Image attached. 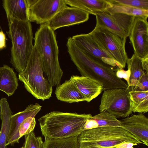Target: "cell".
Instances as JSON below:
<instances>
[{
    "label": "cell",
    "mask_w": 148,
    "mask_h": 148,
    "mask_svg": "<svg viewBox=\"0 0 148 148\" xmlns=\"http://www.w3.org/2000/svg\"><path fill=\"white\" fill-rule=\"evenodd\" d=\"M66 46L71 60L82 76L100 82L103 90L129 88L127 83L116 76V71L118 68L99 62L87 56L75 45L71 37L68 39Z\"/></svg>",
    "instance_id": "6da1fadb"
},
{
    "label": "cell",
    "mask_w": 148,
    "mask_h": 148,
    "mask_svg": "<svg viewBox=\"0 0 148 148\" xmlns=\"http://www.w3.org/2000/svg\"><path fill=\"white\" fill-rule=\"evenodd\" d=\"M34 46L39 55L45 78L52 86L60 84L63 72L58 60L59 49L54 31L47 23L35 33Z\"/></svg>",
    "instance_id": "7a4b0ae2"
},
{
    "label": "cell",
    "mask_w": 148,
    "mask_h": 148,
    "mask_svg": "<svg viewBox=\"0 0 148 148\" xmlns=\"http://www.w3.org/2000/svg\"><path fill=\"white\" fill-rule=\"evenodd\" d=\"M90 114L53 111L38 119L41 131L45 138H65L78 136L84 130Z\"/></svg>",
    "instance_id": "3957f363"
},
{
    "label": "cell",
    "mask_w": 148,
    "mask_h": 148,
    "mask_svg": "<svg viewBox=\"0 0 148 148\" xmlns=\"http://www.w3.org/2000/svg\"><path fill=\"white\" fill-rule=\"evenodd\" d=\"M77 148H133L143 143L119 127H104L83 131L77 137Z\"/></svg>",
    "instance_id": "277c9868"
},
{
    "label": "cell",
    "mask_w": 148,
    "mask_h": 148,
    "mask_svg": "<svg viewBox=\"0 0 148 148\" xmlns=\"http://www.w3.org/2000/svg\"><path fill=\"white\" fill-rule=\"evenodd\" d=\"M8 22L7 33L12 44L10 62L19 73L25 69L34 47L32 25L29 21L14 19Z\"/></svg>",
    "instance_id": "5b68a950"
},
{
    "label": "cell",
    "mask_w": 148,
    "mask_h": 148,
    "mask_svg": "<svg viewBox=\"0 0 148 148\" xmlns=\"http://www.w3.org/2000/svg\"><path fill=\"white\" fill-rule=\"evenodd\" d=\"M40 57L34 46L24 71L18 79L26 90L37 99L44 100L51 96L52 86L44 75Z\"/></svg>",
    "instance_id": "8992f818"
},
{
    "label": "cell",
    "mask_w": 148,
    "mask_h": 148,
    "mask_svg": "<svg viewBox=\"0 0 148 148\" xmlns=\"http://www.w3.org/2000/svg\"><path fill=\"white\" fill-rule=\"evenodd\" d=\"M129 92V88L104 90L99 106L100 112L106 111L116 118L129 117L132 112Z\"/></svg>",
    "instance_id": "52a82bcc"
},
{
    "label": "cell",
    "mask_w": 148,
    "mask_h": 148,
    "mask_svg": "<svg viewBox=\"0 0 148 148\" xmlns=\"http://www.w3.org/2000/svg\"><path fill=\"white\" fill-rule=\"evenodd\" d=\"M90 33L120 68H124L128 58L125 49L127 38H123L105 29L96 26Z\"/></svg>",
    "instance_id": "ba28073f"
},
{
    "label": "cell",
    "mask_w": 148,
    "mask_h": 148,
    "mask_svg": "<svg viewBox=\"0 0 148 148\" xmlns=\"http://www.w3.org/2000/svg\"><path fill=\"white\" fill-rule=\"evenodd\" d=\"M29 21L42 25L67 6L65 0H27Z\"/></svg>",
    "instance_id": "9c48e42d"
},
{
    "label": "cell",
    "mask_w": 148,
    "mask_h": 148,
    "mask_svg": "<svg viewBox=\"0 0 148 148\" xmlns=\"http://www.w3.org/2000/svg\"><path fill=\"white\" fill-rule=\"evenodd\" d=\"M96 26L105 29L121 38L129 37L135 16L121 14L106 12L95 14Z\"/></svg>",
    "instance_id": "30bf717a"
},
{
    "label": "cell",
    "mask_w": 148,
    "mask_h": 148,
    "mask_svg": "<svg viewBox=\"0 0 148 148\" xmlns=\"http://www.w3.org/2000/svg\"><path fill=\"white\" fill-rule=\"evenodd\" d=\"M75 45L92 58L114 68H120L112 58L99 44L90 32L73 36Z\"/></svg>",
    "instance_id": "8fae6325"
},
{
    "label": "cell",
    "mask_w": 148,
    "mask_h": 148,
    "mask_svg": "<svg viewBox=\"0 0 148 148\" xmlns=\"http://www.w3.org/2000/svg\"><path fill=\"white\" fill-rule=\"evenodd\" d=\"M147 18L135 17L129 36L134 54L142 59L148 58Z\"/></svg>",
    "instance_id": "7c38bea8"
},
{
    "label": "cell",
    "mask_w": 148,
    "mask_h": 148,
    "mask_svg": "<svg viewBox=\"0 0 148 148\" xmlns=\"http://www.w3.org/2000/svg\"><path fill=\"white\" fill-rule=\"evenodd\" d=\"M90 14L82 10L67 6L47 23L54 31L58 28L81 23L87 21Z\"/></svg>",
    "instance_id": "4fadbf2b"
},
{
    "label": "cell",
    "mask_w": 148,
    "mask_h": 148,
    "mask_svg": "<svg viewBox=\"0 0 148 148\" xmlns=\"http://www.w3.org/2000/svg\"><path fill=\"white\" fill-rule=\"evenodd\" d=\"M121 127L138 140L148 146V118L142 113L133 115L120 120Z\"/></svg>",
    "instance_id": "5bb4252c"
},
{
    "label": "cell",
    "mask_w": 148,
    "mask_h": 148,
    "mask_svg": "<svg viewBox=\"0 0 148 148\" xmlns=\"http://www.w3.org/2000/svg\"><path fill=\"white\" fill-rule=\"evenodd\" d=\"M41 107L42 106L37 103L30 104L23 111L12 115L10 118V127L6 144V146L12 145L15 143H19L20 138L19 129L21 124L27 118H35L41 110Z\"/></svg>",
    "instance_id": "9a60e30c"
},
{
    "label": "cell",
    "mask_w": 148,
    "mask_h": 148,
    "mask_svg": "<svg viewBox=\"0 0 148 148\" xmlns=\"http://www.w3.org/2000/svg\"><path fill=\"white\" fill-rule=\"evenodd\" d=\"M70 79L88 102L95 98L103 90L101 82L88 77L73 75Z\"/></svg>",
    "instance_id": "2e32d148"
},
{
    "label": "cell",
    "mask_w": 148,
    "mask_h": 148,
    "mask_svg": "<svg viewBox=\"0 0 148 148\" xmlns=\"http://www.w3.org/2000/svg\"><path fill=\"white\" fill-rule=\"evenodd\" d=\"M2 4L8 22L14 19L29 21L27 0H4Z\"/></svg>",
    "instance_id": "e0dca14e"
},
{
    "label": "cell",
    "mask_w": 148,
    "mask_h": 148,
    "mask_svg": "<svg viewBox=\"0 0 148 148\" xmlns=\"http://www.w3.org/2000/svg\"><path fill=\"white\" fill-rule=\"evenodd\" d=\"M66 4L95 15L99 12H106L113 4L109 0H65Z\"/></svg>",
    "instance_id": "ac0fdd59"
},
{
    "label": "cell",
    "mask_w": 148,
    "mask_h": 148,
    "mask_svg": "<svg viewBox=\"0 0 148 148\" xmlns=\"http://www.w3.org/2000/svg\"><path fill=\"white\" fill-rule=\"evenodd\" d=\"M55 93L58 100L68 103L85 101L83 95L70 79L57 86Z\"/></svg>",
    "instance_id": "d6986e66"
},
{
    "label": "cell",
    "mask_w": 148,
    "mask_h": 148,
    "mask_svg": "<svg viewBox=\"0 0 148 148\" xmlns=\"http://www.w3.org/2000/svg\"><path fill=\"white\" fill-rule=\"evenodd\" d=\"M16 73L13 68L5 64L0 67V90L10 96L12 95L18 86Z\"/></svg>",
    "instance_id": "ffe728a7"
},
{
    "label": "cell",
    "mask_w": 148,
    "mask_h": 148,
    "mask_svg": "<svg viewBox=\"0 0 148 148\" xmlns=\"http://www.w3.org/2000/svg\"><path fill=\"white\" fill-rule=\"evenodd\" d=\"M0 118L1 125L0 131V148H7L6 144L9 132L10 118L12 112L7 99L3 98L0 99Z\"/></svg>",
    "instance_id": "44dd1931"
},
{
    "label": "cell",
    "mask_w": 148,
    "mask_h": 148,
    "mask_svg": "<svg viewBox=\"0 0 148 148\" xmlns=\"http://www.w3.org/2000/svg\"><path fill=\"white\" fill-rule=\"evenodd\" d=\"M120 120L108 112L103 111L91 116L86 120L84 130L104 127H120Z\"/></svg>",
    "instance_id": "7402d4cb"
},
{
    "label": "cell",
    "mask_w": 148,
    "mask_h": 148,
    "mask_svg": "<svg viewBox=\"0 0 148 148\" xmlns=\"http://www.w3.org/2000/svg\"><path fill=\"white\" fill-rule=\"evenodd\" d=\"M129 94L134 112L146 113L148 111V90L134 87H129Z\"/></svg>",
    "instance_id": "603a6c76"
},
{
    "label": "cell",
    "mask_w": 148,
    "mask_h": 148,
    "mask_svg": "<svg viewBox=\"0 0 148 148\" xmlns=\"http://www.w3.org/2000/svg\"><path fill=\"white\" fill-rule=\"evenodd\" d=\"M126 64L130 72L128 87H136L146 72L143 68L142 59L134 54L127 59Z\"/></svg>",
    "instance_id": "cb8c5ba5"
},
{
    "label": "cell",
    "mask_w": 148,
    "mask_h": 148,
    "mask_svg": "<svg viewBox=\"0 0 148 148\" xmlns=\"http://www.w3.org/2000/svg\"><path fill=\"white\" fill-rule=\"evenodd\" d=\"M77 137L46 138L43 142L42 148H77Z\"/></svg>",
    "instance_id": "d4e9b609"
},
{
    "label": "cell",
    "mask_w": 148,
    "mask_h": 148,
    "mask_svg": "<svg viewBox=\"0 0 148 148\" xmlns=\"http://www.w3.org/2000/svg\"><path fill=\"white\" fill-rule=\"evenodd\" d=\"M106 12L110 14L121 13L135 17H148V10L124 5L113 4L112 6L108 9Z\"/></svg>",
    "instance_id": "484cf974"
},
{
    "label": "cell",
    "mask_w": 148,
    "mask_h": 148,
    "mask_svg": "<svg viewBox=\"0 0 148 148\" xmlns=\"http://www.w3.org/2000/svg\"><path fill=\"white\" fill-rule=\"evenodd\" d=\"M25 136V141L21 148H42L43 142L40 136H36L34 131Z\"/></svg>",
    "instance_id": "4316f807"
},
{
    "label": "cell",
    "mask_w": 148,
    "mask_h": 148,
    "mask_svg": "<svg viewBox=\"0 0 148 148\" xmlns=\"http://www.w3.org/2000/svg\"><path fill=\"white\" fill-rule=\"evenodd\" d=\"M113 5L129 6L134 8L148 10V0H109Z\"/></svg>",
    "instance_id": "83f0119b"
},
{
    "label": "cell",
    "mask_w": 148,
    "mask_h": 148,
    "mask_svg": "<svg viewBox=\"0 0 148 148\" xmlns=\"http://www.w3.org/2000/svg\"><path fill=\"white\" fill-rule=\"evenodd\" d=\"M36 124L34 117H29L25 119L19 126V132L20 138L33 131Z\"/></svg>",
    "instance_id": "f1b7e54d"
},
{
    "label": "cell",
    "mask_w": 148,
    "mask_h": 148,
    "mask_svg": "<svg viewBox=\"0 0 148 148\" xmlns=\"http://www.w3.org/2000/svg\"><path fill=\"white\" fill-rule=\"evenodd\" d=\"M116 74L118 78L121 79L123 78L125 80L127 81V84L128 86L130 75V72L129 69L125 71L123 69L118 68L117 69L116 71Z\"/></svg>",
    "instance_id": "f546056e"
},
{
    "label": "cell",
    "mask_w": 148,
    "mask_h": 148,
    "mask_svg": "<svg viewBox=\"0 0 148 148\" xmlns=\"http://www.w3.org/2000/svg\"><path fill=\"white\" fill-rule=\"evenodd\" d=\"M132 87L137 88L143 90H148V72H145L140 79L137 86Z\"/></svg>",
    "instance_id": "4dcf8cb0"
},
{
    "label": "cell",
    "mask_w": 148,
    "mask_h": 148,
    "mask_svg": "<svg viewBox=\"0 0 148 148\" xmlns=\"http://www.w3.org/2000/svg\"><path fill=\"white\" fill-rule=\"evenodd\" d=\"M5 40V35L2 31H0V49L6 47Z\"/></svg>",
    "instance_id": "1f68e13d"
},
{
    "label": "cell",
    "mask_w": 148,
    "mask_h": 148,
    "mask_svg": "<svg viewBox=\"0 0 148 148\" xmlns=\"http://www.w3.org/2000/svg\"><path fill=\"white\" fill-rule=\"evenodd\" d=\"M142 62L144 70L148 72V58L142 59Z\"/></svg>",
    "instance_id": "d6a6232c"
}]
</instances>
